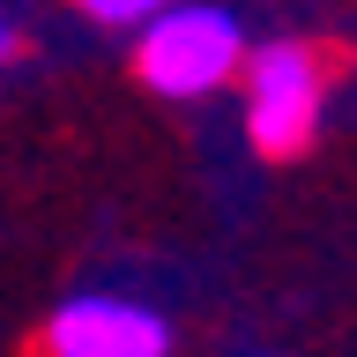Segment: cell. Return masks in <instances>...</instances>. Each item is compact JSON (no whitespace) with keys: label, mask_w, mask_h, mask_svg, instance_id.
<instances>
[{"label":"cell","mask_w":357,"mask_h":357,"mask_svg":"<svg viewBox=\"0 0 357 357\" xmlns=\"http://www.w3.org/2000/svg\"><path fill=\"white\" fill-rule=\"evenodd\" d=\"M82 15H97V22H149L156 8H172V0H75Z\"/></svg>","instance_id":"277c9868"},{"label":"cell","mask_w":357,"mask_h":357,"mask_svg":"<svg viewBox=\"0 0 357 357\" xmlns=\"http://www.w3.org/2000/svg\"><path fill=\"white\" fill-rule=\"evenodd\" d=\"M245 60L238 15L231 8H156L142 22V45H134V67L156 97H208L216 82H231V67Z\"/></svg>","instance_id":"6da1fadb"},{"label":"cell","mask_w":357,"mask_h":357,"mask_svg":"<svg viewBox=\"0 0 357 357\" xmlns=\"http://www.w3.org/2000/svg\"><path fill=\"white\" fill-rule=\"evenodd\" d=\"M45 342L60 357H164L172 328L149 305H127V298H67L52 312Z\"/></svg>","instance_id":"3957f363"},{"label":"cell","mask_w":357,"mask_h":357,"mask_svg":"<svg viewBox=\"0 0 357 357\" xmlns=\"http://www.w3.org/2000/svg\"><path fill=\"white\" fill-rule=\"evenodd\" d=\"M0 60H15V22L0 15Z\"/></svg>","instance_id":"5b68a950"},{"label":"cell","mask_w":357,"mask_h":357,"mask_svg":"<svg viewBox=\"0 0 357 357\" xmlns=\"http://www.w3.org/2000/svg\"><path fill=\"white\" fill-rule=\"evenodd\" d=\"M245 127L261 156H298L320 127V60L305 45H261L245 60Z\"/></svg>","instance_id":"7a4b0ae2"}]
</instances>
